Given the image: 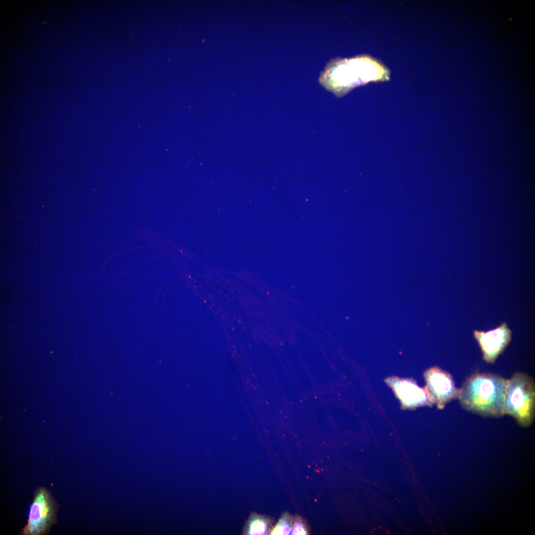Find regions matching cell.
<instances>
[{"label": "cell", "instance_id": "cell-5", "mask_svg": "<svg viewBox=\"0 0 535 535\" xmlns=\"http://www.w3.org/2000/svg\"><path fill=\"white\" fill-rule=\"evenodd\" d=\"M425 377L431 400L440 409L446 403L458 398L459 388L456 387L451 375L437 367L426 371Z\"/></svg>", "mask_w": 535, "mask_h": 535}, {"label": "cell", "instance_id": "cell-2", "mask_svg": "<svg viewBox=\"0 0 535 535\" xmlns=\"http://www.w3.org/2000/svg\"><path fill=\"white\" fill-rule=\"evenodd\" d=\"M505 414L522 426H530L535 415V383L532 377L521 372L507 379Z\"/></svg>", "mask_w": 535, "mask_h": 535}, {"label": "cell", "instance_id": "cell-7", "mask_svg": "<svg viewBox=\"0 0 535 535\" xmlns=\"http://www.w3.org/2000/svg\"><path fill=\"white\" fill-rule=\"evenodd\" d=\"M398 396L406 405L429 404L431 401L426 392L413 383L400 381L394 385Z\"/></svg>", "mask_w": 535, "mask_h": 535}, {"label": "cell", "instance_id": "cell-8", "mask_svg": "<svg viewBox=\"0 0 535 535\" xmlns=\"http://www.w3.org/2000/svg\"><path fill=\"white\" fill-rule=\"evenodd\" d=\"M246 530L248 535H264L267 532V524L262 519L254 518L250 521Z\"/></svg>", "mask_w": 535, "mask_h": 535}, {"label": "cell", "instance_id": "cell-1", "mask_svg": "<svg viewBox=\"0 0 535 535\" xmlns=\"http://www.w3.org/2000/svg\"><path fill=\"white\" fill-rule=\"evenodd\" d=\"M507 379L491 373H476L459 388L458 398L462 407L486 417L505 415Z\"/></svg>", "mask_w": 535, "mask_h": 535}, {"label": "cell", "instance_id": "cell-6", "mask_svg": "<svg viewBox=\"0 0 535 535\" xmlns=\"http://www.w3.org/2000/svg\"><path fill=\"white\" fill-rule=\"evenodd\" d=\"M474 336L483 354V360L493 363L511 340V331L505 322L487 332L475 330Z\"/></svg>", "mask_w": 535, "mask_h": 535}, {"label": "cell", "instance_id": "cell-10", "mask_svg": "<svg viewBox=\"0 0 535 535\" xmlns=\"http://www.w3.org/2000/svg\"><path fill=\"white\" fill-rule=\"evenodd\" d=\"M292 535H306L307 531L301 523L296 522L291 531Z\"/></svg>", "mask_w": 535, "mask_h": 535}, {"label": "cell", "instance_id": "cell-9", "mask_svg": "<svg viewBox=\"0 0 535 535\" xmlns=\"http://www.w3.org/2000/svg\"><path fill=\"white\" fill-rule=\"evenodd\" d=\"M291 531V526L285 518L281 519L271 531L270 535H288Z\"/></svg>", "mask_w": 535, "mask_h": 535}, {"label": "cell", "instance_id": "cell-3", "mask_svg": "<svg viewBox=\"0 0 535 535\" xmlns=\"http://www.w3.org/2000/svg\"><path fill=\"white\" fill-rule=\"evenodd\" d=\"M371 61L357 58L332 63L324 71L321 81L329 89L337 92L376 79L374 70L377 66Z\"/></svg>", "mask_w": 535, "mask_h": 535}, {"label": "cell", "instance_id": "cell-4", "mask_svg": "<svg viewBox=\"0 0 535 535\" xmlns=\"http://www.w3.org/2000/svg\"><path fill=\"white\" fill-rule=\"evenodd\" d=\"M58 506L51 492L44 486L34 492L27 523L21 530V535H47L56 523Z\"/></svg>", "mask_w": 535, "mask_h": 535}]
</instances>
